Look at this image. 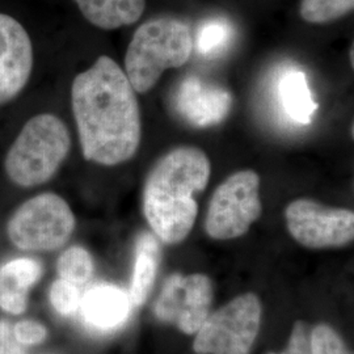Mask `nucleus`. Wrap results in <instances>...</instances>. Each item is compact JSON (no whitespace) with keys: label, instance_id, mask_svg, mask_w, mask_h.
Wrapping results in <instances>:
<instances>
[{"label":"nucleus","instance_id":"obj_1","mask_svg":"<svg viewBox=\"0 0 354 354\" xmlns=\"http://www.w3.org/2000/svg\"><path fill=\"white\" fill-rule=\"evenodd\" d=\"M71 105L86 160L113 167L137 153L142 140L137 92L111 57H99L75 76Z\"/></svg>","mask_w":354,"mask_h":354},{"label":"nucleus","instance_id":"obj_2","mask_svg":"<svg viewBox=\"0 0 354 354\" xmlns=\"http://www.w3.org/2000/svg\"><path fill=\"white\" fill-rule=\"evenodd\" d=\"M210 175V159L193 146L176 147L153 165L143 188V214L158 239L177 244L189 235L198 215L196 196Z\"/></svg>","mask_w":354,"mask_h":354},{"label":"nucleus","instance_id":"obj_3","mask_svg":"<svg viewBox=\"0 0 354 354\" xmlns=\"http://www.w3.org/2000/svg\"><path fill=\"white\" fill-rule=\"evenodd\" d=\"M71 149L68 127L55 114L41 113L26 121L4 159V171L15 185L35 188L48 183Z\"/></svg>","mask_w":354,"mask_h":354},{"label":"nucleus","instance_id":"obj_4","mask_svg":"<svg viewBox=\"0 0 354 354\" xmlns=\"http://www.w3.org/2000/svg\"><path fill=\"white\" fill-rule=\"evenodd\" d=\"M192 50L193 38L184 21L153 19L136 30L127 46L124 71L136 92L147 93L165 70L187 64Z\"/></svg>","mask_w":354,"mask_h":354},{"label":"nucleus","instance_id":"obj_5","mask_svg":"<svg viewBox=\"0 0 354 354\" xmlns=\"http://www.w3.org/2000/svg\"><path fill=\"white\" fill-rule=\"evenodd\" d=\"M75 215L55 193H42L20 205L7 223L13 245L26 252H51L71 238Z\"/></svg>","mask_w":354,"mask_h":354},{"label":"nucleus","instance_id":"obj_6","mask_svg":"<svg viewBox=\"0 0 354 354\" xmlns=\"http://www.w3.org/2000/svg\"><path fill=\"white\" fill-rule=\"evenodd\" d=\"M260 177L252 169L235 172L215 189L205 219L206 234L215 241L241 238L263 213Z\"/></svg>","mask_w":354,"mask_h":354},{"label":"nucleus","instance_id":"obj_7","mask_svg":"<svg viewBox=\"0 0 354 354\" xmlns=\"http://www.w3.org/2000/svg\"><path fill=\"white\" fill-rule=\"evenodd\" d=\"M260 299L247 292L236 297L214 314H209L196 332L197 354H248L260 329Z\"/></svg>","mask_w":354,"mask_h":354},{"label":"nucleus","instance_id":"obj_8","mask_svg":"<svg viewBox=\"0 0 354 354\" xmlns=\"http://www.w3.org/2000/svg\"><path fill=\"white\" fill-rule=\"evenodd\" d=\"M285 219L294 241L307 248H337L354 239V213L349 209L298 198L286 206Z\"/></svg>","mask_w":354,"mask_h":354},{"label":"nucleus","instance_id":"obj_9","mask_svg":"<svg viewBox=\"0 0 354 354\" xmlns=\"http://www.w3.org/2000/svg\"><path fill=\"white\" fill-rule=\"evenodd\" d=\"M213 283L205 274H174L165 281L155 304V315L187 335L196 333L210 314Z\"/></svg>","mask_w":354,"mask_h":354},{"label":"nucleus","instance_id":"obj_10","mask_svg":"<svg viewBox=\"0 0 354 354\" xmlns=\"http://www.w3.org/2000/svg\"><path fill=\"white\" fill-rule=\"evenodd\" d=\"M33 62V45L26 28L12 16L0 13V106L26 88Z\"/></svg>","mask_w":354,"mask_h":354},{"label":"nucleus","instance_id":"obj_11","mask_svg":"<svg viewBox=\"0 0 354 354\" xmlns=\"http://www.w3.org/2000/svg\"><path fill=\"white\" fill-rule=\"evenodd\" d=\"M232 95L223 87L187 76L174 93V108L181 120L196 127L218 125L232 108Z\"/></svg>","mask_w":354,"mask_h":354},{"label":"nucleus","instance_id":"obj_12","mask_svg":"<svg viewBox=\"0 0 354 354\" xmlns=\"http://www.w3.org/2000/svg\"><path fill=\"white\" fill-rule=\"evenodd\" d=\"M131 307L133 304L127 291L114 285L100 283L82 295L79 311L88 328L112 332L127 323Z\"/></svg>","mask_w":354,"mask_h":354},{"label":"nucleus","instance_id":"obj_13","mask_svg":"<svg viewBox=\"0 0 354 354\" xmlns=\"http://www.w3.org/2000/svg\"><path fill=\"white\" fill-rule=\"evenodd\" d=\"M41 276V263L30 257L13 259L0 266V308L12 315L26 313L29 291Z\"/></svg>","mask_w":354,"mask_h":354},{"label":"nucleus","instance_id":"obj_14","mask_svg":"<svg viewBox=\"0 0 354 354\" xmlns=\"http://www.w3.org/2000/svg\"><path fill=\"white\" fill-rule=\"evenodd\" d=\"M92 26L105 30L136 24L145 12L146 0H76Z\"/></svg>","mask_w":354,"mask_h":354},{"label":"nucleus","instance_id":"obj_15","mask_svg":"<svg viewBox=\"0 0 354 354\" xmlns=\"http://www.w3.org/2000/svg\"><path fill=\"white\" fill-rule=\"evenodd\" d=\"M160 261V247L155 234L142 232L136 245V264L129 297L133 306L145 304L151 290Z\"/></svg>","mask_w":354,"mask_h":354},{"label":"nucleus","instance_id":"obj_16","mask_svg":"<svg viewBox=\"0 0 354 354\" xmlns=\"http://www.w3.org/2000/svg\"><path fill=\"white\" fill-rule=\"evenodd\" d=\"M279 97L285 112L292 121L307 125L317 109L307 76L304 71L290 70L279 82Z\"/></svg>","mask_w":354,"mask_h":354},{"label":"nucleus","instance_id":"obj_17","mask_svg":"<svg viewBox=\"0 0 354 354\" xmlns=\"http://www.w3.org/2000/svg\"><path fill=\"white\" fill-rule=\"evenodd\" d=\"M234 26L223 19L215 17L205 21L197 30L196 49L205 58H213L223 54L234 39Z\"/></svg>","mask_w":354,"mask_h":354},{"label":"nucleus","instance_id":"obj_18","mask_svg":"<svg viewBox=\"0 0 354 354\" xmlns=\"http://www.w3.org/2000/svg\"><path fill=\"white\" fill-rule=\"evenodd\" d=\"M93 260L88 251L83 247L74 245L62 252L57 263L59 279L68 281L77 288L88 283L93 276Z\"/></svg>","mask_w":354,"mask_h":354},{"label":"nucleus","instance_id":"obj_19","mask_svg":"<svg viewBox=\"0 0 354 354\" xmlns=\"http://www.w3.org/2000/svg\"><path fill=\"white\" fill-rule=\"evenodd\" d=\"M354 0H302L299 12L304 21L326 24L352 12Z\"/></svg>","mask_w":354,"mask_h":354},{"label":"nucleus","instance_id":"obj_20","mask_svg":"<svg viewBox=\"0 0 354 354\" xmlns=\"http://www.w3.org/2000/svg\"><path fill=\"white\" fill-rule=\"evenodd\" d=\"M49 297L53 308L62 317H73L79 311L82 302L80 288L68 281L57 279L51 285Z\"/></svg>","mask_w":354,"mask_h":354},{"label":"nucleus","instance_id":"obj_21","mask_svg":"<svg viewBox=\"0 0 354 354\" xmlns=\"http://www.w3.org/2000/svg\"><path fill=\"white\" fill-rule=\"evenodd\" d=\"M313 354H352L340 335L327 324H319L310 333Z\"/></svg>","mask_w":354,"mask_h":354},{"label":"nucleus","instance_id":"obj_22","mask_svg":"<svg viewBox=\"0 0 354 354\" xmlns=\"http://www.w3.org/2000/svg\"><path fill=\"white\" fill-rule=\"evenodd\" d=\"M16 342L23 346H35L46 340L48 329L36 320H23L12 327Z\"/></svg>","mask_w":354,"mask_h":354},{"label":"nucleus","instance_id":"obj_23","mask_svg":"<svg viewBox=\"0 0 354 354\" xmlns=\"http://www.w3.org/2000/svg\"><path fill=\"white\" fill-rule=\"evenodd\" d=\"M307 326L304 322H297L294 324V328L291 332L289 344L285 352L282 353H269V354H313L311 351V339Z\"/></svg>","mask_w":354,"mask_h":354},{"label":"nucleus","instance_id":"obj_24","mask_svg":"<svg viewBox=\"0 0 354 354\" xmlns=\"http://www.w3.org/2000/svg\"><path fill=\"white\" fill-rule=\"evenodd\" d=\"M0 354H26V346L16 342L12 327L6 320H0Z\"/></svg>","mask_w":354,"mask_h":354}]
</instances>
